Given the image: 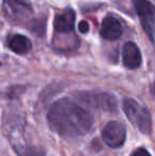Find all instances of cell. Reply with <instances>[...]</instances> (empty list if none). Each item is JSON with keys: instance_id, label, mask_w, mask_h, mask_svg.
Returning <instances> with one entry per match:
<instances>
[{"instance_id": "3957f363", "label": "cell", "mask_w": 155, "mask_h": 156, "mask_svg": "<svg viewBox=\"0 0 155 156\" xmlns=\"http://www.w3.org/2000/svg\"><path fill=\"white\" fill-rule=\"evenodd\" d=\"M79 100L88 106L108 113H116L118 111V101L116 97L108 93L98 91H81L77 94Z\"/></svg>"}, {"instance_id": "8fae6325", "label": "cell", "mask_w": 155, "mask_h": 156, "mask_svg": "<svg viewBox=\"0 0 155 156\" xmlns=\"http://www.w3.org/2000/svg\"><path fill=\"white\" fill-rule=\"evenodd\" d=\"M14 151L18 156H45V150L31 144H13Z\"/></svg>"}, {"instance_id": "52a82bcc", "label": "cell", "mask_w": 155, "mask_h": 156, "mask_svg": "<svg viewBox=\"0 0 155 156\" xmlns=\"http://www.w3.org/2000/svg\"><path fill=\"white\" fill-rule=\"evenodd\" d=\"M122 62L125 68L135 70L140 67L143 63V56L138 46L133 41H128L122 48Z\"/></svg>"}, {"instance_id": "9c48e42d", "label": "cell", "mask_w": 155, "mask_h": 156, "mask_svg": "<svg viewBox=\"0 0 155 156\" xmlns=\"http://www.w3.org/2000/svg\"><path fill=\"white\" fill-rule=\"evenodd\" d=\"M76 23V13L72 10H67L56 15L53 21V27L56 33L66 34L72 32Z\"/></svg>"}, {"instance_id": "5b68a950", "label": "cell", "mask_w": 155, "mask_h": 156, "mask_svg": "<svg viewBox=\"0 0 155 156\" xmlns=\"http://www.w3.org/2000/svg\"><path fill=\"white\" fill-rule=\"evenodd\" d=\"M126 131L122 123L111 121L102 129V139L104 144L112 149H119L125 142Z\"/></svg>"}, {"instance_id": "5bb4252c", "label": "cell", "mask_w": 155, "mask_h": 156, "mask_svg": "<svg viewBox=\"0 0 155 156\" xmlns=\"http://www.w3.org/2000/svg\"><path fill=\"white\" fill-rule=\"evenodd\" d=\"M151 93L153 94V97L155 98V82L151 85Z\"/></svg>"}, {"instance_id": "6da1fadb", "label": "cell", "mask_w": 155, "mask_h": 156, "mask_svg": "<svg viewBox=\"0 0 155 156\" xmlns=\"http://www.w3.org/2000/svg\"><path fill=\"white\" fill-rule=\"evenodd\" d=\"M47 120L52 131L67 138L86 135L93 124V115L68 98L60 99L50 106Z\"/></svg>"}, {"instance_id": "7c38bea8", "label": "cell", "mask_w": 155, "mask_h": 156, "mask_svg": "<svg viewBox=\"0 0 155 156\" xmlns=\"http://www.w3.org/2000/svg\"><path fill=\"white\" fill-rule=\"evenodd\" d=\"M78 29H79V31H80V33H82V34H86V33H88V31H89L88 23L85 21V20L80 21L79 25H78Z\"/></svg>"}, {"instance_id": "7a4b0ae2", "label": "cell", "mask_w": 155, "mask_h": 156, "mask_svg": "<svg viewBox=\"0 0 155 156\" xmlns=\"http://www.w3.org/2000/svg\"><path fill=\"white\" fill-rule=\"evenodd\" d=\"M122 106L126 118L135 127L146 135L152 133V117L147 107L132 98L124 99Z\"/></svg>"}, {"instance_id": "30bf717a", "label": "cell", "mask_w": 155, "mask_h": 156, "mask_svg": "<svg viewBox=\"0 0 155 156\" xmlns=\"http://www.w3.org/2000/svg\"><path fill=\"white\" fill-rule=\"evenodd\" d=\"M9 47L13 52L17 54H26L32 49V41L29 37L21 34H16L11 37Z\"/></svg>"}, {"instance_id": "ba28073f", "label": "cell", "mask_w": 155, "mask_h": 156, "mask_svg": "<svg viewBox=\"0 0 155 156\" xmlns=\"http://www.w3.org/2000/svg\"><path fill=\"white\" fill-rule=\"evenodd\" d=\"M122 33H123L122 25L117 18L107 16L103 19L100 29V35L103 39L108 41H117L121 37Z\"/></svg>"}, {"instance_id": "277c9868", "label": "cell", "mask_w": 155, "mask_h": 156, "mask_svg": "<svg viewBox=\"0 0 155 156\" xmlns=\"http://www.w3.org/2000/svg\"><path fill=\"white\" fill-rule=\"evenodd\" d=\"M133 3L140 18L143 30L153 41L155 34V5L148 0H134Z\"/></svg>"}, {"instance_id": "4fadbf2b", "label": "cell", "mask_w": 155, "mask_h": 156, "mask_svg": "<svg viewBox=\"0 0 155 156\" xmlns=\"http://www.w3.org/2000/svg\"><path fill=\"white\" fill-rule=\"evenodd\" d=\"M131 156H152L151 154L149 153V151L145 148H138L132 153Z\"/></svg>"}, {"instance_id": "8992f818", "label": "cell", "mask_w": 155, "mask_h": 156, "mask_svg": "<svg viewBox=\"0 0 155 156\" xmlns=\"http://www.w3.org/2000/svg\"><path fill=\"white\" fill-rule=\"evenodd\" d=\"M3 11L12 21H20L32 14V8L26 0H3Z\"/></svg>"}]
</instances>
